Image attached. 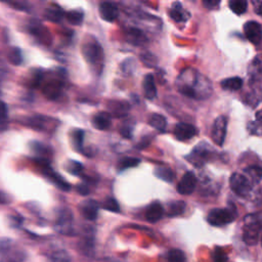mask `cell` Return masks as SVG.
Returning <instances> with one entry per match:
<instances>
[{"mask_svg":"<svg viewBox=\"0 0 262 262\" xmlns=\"http://www.w3.org/2000/svg\"><path fill=\"white\" fill-rule=\"evenodd\" d=\"M177 82L178 89L182 95L196 99H203L209 97L212 90L210 81L193 69L183 71Z\"/></svg>","mask_w":262,"mask_h":262,"instance_id":"1","label":"cell"},{"mask_svg":"<svg viewBox=\"0 0 262 262\" xmlns=\"http://www.w3.org/2000/svg\"><path fill=\"white\" fill-rule=\"evenodd\" d=\"M243 229L244 242L249 246L256 245L262 231V211L247 215L244 219Z\"/></svg>","mask_w":262,"mask_h":262,"instance_id":"2","label":"cell"},{"mask_svg":"<svg viewBox=\"0 0 262 262\" xmlns=\"http://www.w3.org/2000/svg\"><path fill=\"white\" fill-rule=\"evenodd\" d=\"M26 252L14 240L0 238V262H25Z\"/></svg>","mask_w":262,"mask_h":262,"instance_id":"3","label":"cell"},{"mask_svg":"<svg viewBox=\"0 0 262 262\" xmlns=\"http://www.w3.org/2000/svg\"><path fill=\"white\" fill-rule=\"evenodd\" d=\"M237 217L234 206L229 208H215L209 212L208 222L213 227H224L232 222Z\"/></svg>","mask_w":262,"mask_h":262,"instance_id":"4","label":"cell"},{"mask_svg":"<svg viewBox=\"0 0 262 262\" xmlns=\"http://www.w3.org/2000/svg\"><path fill=\"white\" fill-rule=\"evenodd\" d=\"M82 52L85 60L96 67H101L103 62V50L95 38L86 40L82 46Z\"/></svg>","mask_w":262,"mask_h":262,"instance_id":"5","label":"cell"},{"mask_svg":"<svg viewBox=\"0 0 262 262\" xmlns=\"http://www.w3.org/2000/svg\"><path fill=\"white\" fill-rule=\"evenodd\" d=\"M56 229L64 235H71L74 232V216L69 208H62L56 218Z\"/></svg>","mask_w":262,"mask_h":262,"instance_id":"6","label":"cell"},{"mask_svg":"<svg viewBox=\"0 0 262 262\" xmlns=\"http://www.w3.org/2000/svg\"><path fill=\"white\" fill-rule=\"evenodd\" d=\"M229 185L231 191L240 196H247L252 190V183L244 174L233 173L230 176Z\"/></svg>","mask_w":262,"mask_h":262,"instance_id":"7","label":"cell"},{"mask_svg":"<svg viewBox=\"0 0 262 262\" xmlns=\"http://www.w3.org/2000/svg\"><path fill=\"white\" fill-rule=\"evenodd\" d=\"M227 128H228V119L225 116L217 117L211 130V138L217 146L221 147L224 145L227 136Z\"/></svg>","mask_w":262,"mask_h":262,"instance_id":"8","label":"cell"},{"mask_svg":"<svg viewBox=\"0 0 262 262\" xmlns=\"http://www.w3.org/2000/svg\"><path fill=\"white\" fill-rule=\"evenodd\" d=\"M208 148L210 147H203L202 145L196 147V149L187 157V160L196 167H201L210 158V150Z\"/></svg>","mask_w":262,"mask_h":262,"instance_id":"9","label":"cell"},{"mask_svg":"<svg viewBox=\"0 0 262 262\" xmlns=\"http://www.w3.org/2000/svg\"><path fill=\"white\" fill-rule=\"evenodd\" d=\"M244 33L248 40L253 44L260 43L262 39V27L259 23L255 21L247 22L244 25Z\"/></svg>","mask_w":262,"mask_h":262,"instance_id":"10","label":"cell"},{"mask_svg":"<svg viewBox=\"0 0 262 262\" xmlns=\"http://www.w3.org/2000/svg\"><path fill=\"white\" fill-rule=\"evenodd\" d=\"M196 187V177L193 172H187L178 182L177 191L181 195H191Z\"/></svg>","mask_w":262,"mask_h":262,"instance_id":"11","label":"cell"},{"mask_svg":"<svg viewBox=\"0 0 262 262\" xmlns=\"http://www.w3.org/2000/svg\"><path fill=\"white\" fill-rule=\"evenodd\" d=\"M196 128L189 123H178L174 128V135L178 140H189L196 135Z\"/></svg>","mask_w":262,"mask_h":262,"instance_id":"12","label":"cell"},{"mask_svg":"<svg viewBox=\"0 0 262 262\" xmlns=\"http://www.w3.org/2000/svg\"><path fill=\"white\" fill-rule=\"evenodd\" d=\"M99 15L106 22H114L119 15V9L113 2H101L99 4Z\"/></svg>","mask_w":262,"mask_h":262,"instance_id":"13","label":"cell"},{"mask_svg":"<svg viewBox=\"0 0 262 262\" xmlns=\"http://www.w3.org/2000/svg\"><path fill=\"white\" fill-rule=\"evenodd\" d=\"M127 41L135 46H145L148 43V38L143 32L137 28H130L126 32Z\"/></svg>","mask_w":262,"mask_h":262,"instance_id":"14","label":"cell"},{"mask_svg":"<svg viewBox=\"0 0 262 262\" xmlns=\"http://www.w3.org/2000/svg\"><path fill=\"white\" fill-rule=\"evenodd\" d=\"M164 215V208L159 202L152 203L146 211V219L152 224L159 221Z\"/></svg>","mask_w":262,"mask_h":262,"instance_id":"15","label":"cell"},{"mask_svg":"<svg viewBox=\"0 0 262 262\" xmlns=\"http://www.w3.org/2000/svg\"><path fill=\"white\" fill-rule=\"evenodd\" d=\"M81 212L87 220H96L98 213V204L94 200H87L82 204Z\"/></svg>","mask_w":262,"mask_h":262,"instance_id":"16","label":"cell"},{"mask_svg":"<svg viewBox=\"0 0 262 262\" xmlns=\"http://www.w3.org/2000/svg\"><path fill=\"white\" fill-rule=\"evenodd\" d=\"M47 262H72L70 254L62 248L50 249L47 254Z\"/></svg>","mask_w":262,"mask_h":262,"instance_id":"17","label":"cell"},{"mask_svg":"<svg viewBox=\"0 0 262 262\" xmlns=\"http://www.w3.org/2000/svg\"><path fill=\"white\" fill-rule=\"evenodd\" d=\"M93 124L98 130H107L111 126V115L106 112L97 114L93 119Z\"/></svg>","mask_w":262,"mask_h":262,"instance_id":"18","label":"cell"},{"mask_svg":"<svg viewBox=\"0 0 262 262\" xmlns=\"http://www.w3.org/2000/svg\"><path fill=\"white\" fill-rule=\"evenodd\" d=\"M142 87H143V93H145V97L148 99H154L157 97V88L154 80V76L152 74H149L145 77Z\"/></svg>","mask_w":262,"mask_h":262,"instance_id":"19","label":"cell"},{"mask_svg":"<svg viewBox=\"0 0 262 262\" xmlns=\"http://www.w3.org/2000/svg\"><path fill=\"white\" fill-rule=\"evenodd\" d=\"M169 15L173 21H175L177 23L186 22L190 16L189 12H187L186 10H183V8L179 2L173 3L171 9H170V11H169Z\"/></svg>","mask_w":262,"mask_h":262,"instance_id":"20","label":"cell"},{"mask_svg":"<svg viewBox=\"0 0 262 262\" xmlns=\"http://www.w3.org/2000/svg\"><path fill=\"white\" fill-rule=\"evenodd\" d=\"M244 175L252 185L259 183L262 179V168L259 166H250L244 170Z\"/></svg>","mask_w":262,"mask_h":262,"instance_id":"21","label":"cell"},{"mask_svg":"<svg viewBox=\"0 0 262 262\" xmlns=\"http://www.w3.org/2000/svg\"><path fill=\"white\" fill-rule=\"evenodd\" d=\"M45 18L49 22L59 23L64 18V11L58 5H51L45 10Z\"/></svg>","mask_w":262,"mask_h":262,"instance_id":"22","label":"cell"},{"mask_svg":"<svg viewBox=\"0 0 262 262\" xmlns=\"http://www.w3.org/2000/svg\"><path fill=\"white\" fill-rule=\"evenodd\" d=\"M186 207L187 204L183 201H173L171 203H169L167 215L170 217L181 215L183 212H185Z\"/></svg>","mask_w":262,"mask_h":262,"instance_id":"23","label":"cell"},{"mask_svg":"<svg viewBox=\"0 0 262 262\" xmlns=\"http://www.w3.org/2000/svg\"><path fill=\"white\" fill-rule=\"evenodd\" d=\"M43 91L48 98L54 99V98H59V96L61 95L62 86L60 85V83H58L56 81H51V82H48L45 84Z\"/></svg>","mask_w":262,"mask_h":262,"instance_id":"24","label":"cell"},{"mask_svg":"<svg viewBox=\"0 0 262 262\" xmlns=\"http://www.w3.org/2000/svg\"><path fill=\"white\" fill-rule=\"evenodd\" d=\"M243 86V80L240 77H231L228 78V79L222 80L221 87L226 90H231L235 91L241 89Z\"/></svg>","mask_w":262,"mask_h":262,"instance_id":"25","label":"cell"},{"mask_svg":"<svg viewBox=\"0 0 262 262\" xmlns=\"http://www.w3.org/2000/svg\"><path fill=\"white\" fill-rule=\"evenodd\" d=\"M155 175L166 182H172L174 179V174L172 172V170L165 166L157 167L155 169Z\"/></svg>","mask_w":262,"mask_h":262,"instance_id":"26","label":"cell"},{"mask_svg":"<svg viewBox=\"0 0 262 262\" xmlns=\"http://www.w3.org/2000/svg\"><path fill=\"white\" fill-rule=\"evenodd\" d=\"M149 124L157 130L164 131L166 129L167 122H166V119H165L164 116L159 115V114H153L149 118Z\"/></svg>","mask_w":262,"mask_h":262,"instance_id":"27","label":"cell"},{"mask_svg":"<svg viewBox=\"0 0 262 262\" xmlns=\"http://www.w3.org/2000/svg\"><path fill=\"white\" fill-rule=\"evenodd\" d=\"M83 11L80 9H75V10H70L69 12L66 14V19L68 20V22L74 26H79L83 22Z\"/></svg>","mask_w":262,"mask_h":262,"instance_id":"28","label":"cell"},{"mask_svg":"<svg viewBox=\"0 0 262 262\" xmlns=\"http://www.w3.org/2000/svg\"><path fill=\"white\" fill-rule=\"evenodd\" d=\"M229 5L235 15H243L247 10L248 2L246 0H230Z\"/></svg>","mask_w":262,"mask_h":262,"instance_id":"29","label":"cell"},{"mask_svg":"<svg viewBox=\"0 0 262 262\" xmlns=\"http://www.w3.org/2000/svg\"><path fill=\"white\" fill-rule=\"evenodd\" d=\"M50 118H47V117H44V116H35V117H32L29 123L31 124V126L33 128H36V129H39V130H43L45 129V126L48 122H50Z\"/></svg>","mask_w":262,"mask_h":262,"instance_id":"30","label":"cell"},{"mask_svg":"<svg viewBox=\"0 0 262 262\" xmlns=\"http://www.w3.org/2000/svg\"><path fill=\"white\" fill-rule=\"evenodd\" d=\"M7 59H8V62L11 64V65H15V66H19L23 63V54L22 51L17 48V47H12L8 55H7Z\"/></svg>","mask_w":262,"mask_h":262,"instance_id":"31","label":"cell"},{"mask_svg":"<svg viewBox=\"0 0 262 262\" xmlns=\"http://www.w3.org/2000/svg\"><path fill=\"white\" fill-rule=\"evenodd\" d=\"M140 60L145 64L148 68H155L157 64H158V60L157 58L151 54L149 51H143L140 54Z\"/></svg>","mask_w":262,"mask_h":262,"instance_id":"32","label":"cell"},{"mask_svg":"<svg viewBox=\"0 0 262 262\" xmlns=\"http://www.w3.org/2000/svg\"><path fill=\"white\" fill-rule=\"evenodd\" d=\"M168 262H187V258L181 250L172 249L168 253Z\"/></svg>","mask_w":262,"mask_h":262,"instance_id":"33","label":"cell"},{"mask_svg":"<svg viewBox=\"0 0 262 262\" xmlns=\"http://www.w3.org/2000/svg\"><path fill=\"white\" fill-rule=\"evenodd\" d=\"M83 139H84V131L81 129L75 130L73 133V142H74V147L77 151H82Z\"/></svg>","mask_w":262,"mask_h":262,"instance_id":"34","label":"cell"},{"mask_svg":"<svg viewBox=\"0 0 262 262\" xmlns=\"http://www.w3.org/2000/svg\"><path fill=\"white\" fill-rule=\"evenodd\" d=\"M140 163V160L137 158H131V157H127V158H124L120 161L119 163V167L120 170H124L127 168H131V167H135Z\"/></svg>","mask_w":262,"mask_h":262,"instance_id":"35","label":"cell"},{"mask_svg":"<svg viewBox=\"0 0 262 262\" xmlns=\"http://www.w3.org/2000/svg\"><path fill=\"white\" fill-rule=\"evenodd\" d=\"M7 117H8V109L6 103L2 100H0V128L2 126H6L7 122Z\"/></svg>","mask_w":262,"mask_h":262,"instance_id":"36","label":"cell"},{"mask_svg":"<svg viewBox=\"0 0 262 262\" xmlns=\"http://www.w3.org/2000/svg\"><path fill=\"white\" fill-rule=\"evenodd\" d=\"M102 207L106 209V210L111 211V212H119L120 211L119 204H118V202L113 198H108L106 201L103 202Z\"/></svg>","mask_w":262,"mask_h":262,"instance_id":"37","label":"cell"},{"mask_svg":"<svg viewBox=\"0 0 262 262\" xmlns=\"http://www.w3.org/2000/svg\"><path fill=\"white\" fill-rule=\"evenodd\" d=\"M68 171L73 175H79L83 170V166L81 163L77 161H70L68 164Z\"/></svg>","mask_w":262,"mask_h":262,"instance_id":"38","label":"cell"},{"mask_svg":"<svg viewBox=\"0 0 262 262\" xmlns=\"http://www.w3.org/2000/svg\"><path fill=\"white\" fill-rule=\"evenodd\" d=\"M116 106L111 107V109L114 111L115 114H117V116H122V114H126V112L128 111V104L125 102H115Z\"/></svg>","mask_w":262,"mask_h":262,"instance_id":"39","label":"cell"},{"mask_svg":"<svg viewBox=\"0 0 262 262\" xmlns=\"http://www.w3.org/2000/svg\"><path fill=\"white\" fill-rule=\"evenodd\" d=\"M213 259H214V262H228V256L226 252L219 247L215 248Z\"/></svg>","mask_w":262,"mask_h":262,"instance_id":"40","label":"cell"},{"mask_svg":"<svg viewBox=\"0 0 262 262\" xmlns=\"http://www.w3.org/2000/svg\"><path fill=\"white\" fill-rule=\"evenodd\" d=\"M33 150L40 157L48 155V147H45L42 143L33 142Z\"/></svg>","mask_w":262,"mask_h":262,"instance_id":"41","label":"cell"},{"mask_svg":"<svg viewBox=\"0 0 262 262\" xmlns=\"http://www.w3.org/2000/svg\"><path fill=\"white\" fill-rule=\"evenodd\" d=\"M249 130H250V132L256 135H262V123L260 122H251L249 124Z\"/></svg>","mask_w":262,"mask_h":262,"instance_id":"42","label":"cell"},{"mask_svg":"<svg viewBox=\"0 0 262 262\" xmlns=\"http://www.w3.org/2000/svg\"><path fill=\"white\" fill-rule=\"evenodd\" d=\"M127 123V122H126ZM132 130H133V124H124L121 129H120V133L126 137V138H130L132 136Z\"/></svg>","mask_w":262,"mask_h":262,"instance_id":"43","label":"cell"},{"mask_svg":"<svg viewBox=\"0 0 262 262\" xmlns=\"http://www.w3.org/2000/svg\"><path fill=\"white\" fill-rule=\"evenodd\" d=\"M254 6V11L257 15L262 16V1H258V0H255V1L252 2Z\"/></svg>","mask_w":262,"mask_h":262,"instance_id":"44","label":"cell"},{"mask_svg":"<svg viewBox=\"0 0 262 262\" xmlns=\"http://www.w3.org/2000/svg\"><path fill=\"white\" fill-rule=\"evenodd\" d=\"M220 2L219 1H215V0H205L204 1V5L208 8V9H213L215 6H217Z\"/></svg>","mask_w":262,"mask_h":262,"instance_id":"45","label":"cell"},{"mask_svg":"<svg viewBox=\"0 0 262 262\" xmlns=\"http://www.w3.org/2000/svg\"><path fill=\"white\" fill-rule=\"evenodd\" d=\"M77 191L79 192V194H81L83 196H86V195L89 194V189L85 185H79V186H78L77 187Z\"/></svg>","mask_w":262,"mask_h":262,"instance_id":"46","label":"cell"},{"mask_svg":"<svg viewBox=\"0 0 262 262\" xmlns=\"http://www.w3.org/2000/svg\"><path fill=\"white\" fill-rule=\"evenodd\" d=\"M9 202V199H8V196L2 192H0V203L1 204H6Z\"/></svg>","mask_w":262,"mask_h":262,"instance_id":"47","label":"cell"},{"mask_svg":"<svg viewBox=\"0 0 262 262\" xmlns=\"http://www.w3.org/2000/svg\"><path fill=\"white\" fill-rule=\"evenodd\" d=\"M256 121L262 123V110H260L256 113Z\"/></svg>","mask_w":262,"mask_h":262,"instance_id":"48","label":"cell"},{"mask_svg":"<svg viewBox=\"0 0 262 262\" xmlns=\"http://www.w3.org/2000/svg\"><path fill=\"white\" fill-rule=\"evenodd\" d=\"M104 262H122V261L118 260V259H114V258H107Z\"/></svg>","mask_w":262,"mask_h":262,"instance_id":"49","label":"cell"},{"mask_svg":"<svg viewBox=\"0 0 262 262\" xmlns=\"http://www.w3.org/2000/svg\"><path fill=\"white\" fill-rule=\"evenodd\" d=\"M261 244H262V239H261Z\"/></svg>","mask_w":262,"mask_h":262,"instance_id":"50","label":"cell"}]
</instances>
